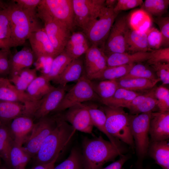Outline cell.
Returning <instances> with one entry per match:
<instances>
[{"label": "cell", "instance_id": "1", "mask_svg": "<svg viewBox=\"0 0 169 169\" xmlns=\"http://www.w3.org/2000/svg\"><path fill=\"white\" fill-rule=\"evenodd\" d=\"M11 31V48L23 45L33 32L43 27L36 10L25 9L13 0L5 3Z\"/></svg>", "mask_w": 169, "mask_h": 169}, {"label": "cell", "instance_id": "2", "mask_svg": "<svg viewBox=\"0 0 169 169\" xmlns=\"http://www.w3.org/2000/svg\"><path fill=\"white\" fill-rule=\"evenodd\" d=\"M56 119V126L45 138L35 156L36 164H47L58 159L75 133L76 130L61 117Z\"/></svg>", "mask_w": 169, "mask_h": 169}, {"label": "cell", "instance_id": "3", "mask_svg": "<svg viewBox=\"0 0 169 169\" xmlns=\"http://www.w3.org/2000/svg\"><path fill=\"white\" fill-rule=\"evenodd\" d=\"M82 155L84 169H100L106 163L123 154L122 147H117L101 136L83 140Z\"/></svg>", "mask_w": 169, "mask_h": 169}, {"label": "cell", "instance_id": "4", "mask_svg": "<svg viewBox=\"0 0 169 169\" xmlns=\"http://www.w3.org/2000/svg\"><path fill=\"white\" fill-rule=\"evenodd\" d=\"M101 108L106 115L105 127L109 133L133 149L135 145L131 129V114L126 113L122 107L104 105Z\"/></svg>", "mask_w": 169, "mask_h": 169}, {"label": "cell", "instance_id": "5", "mask_svg": "<svg viewBox=\"0 0 169 169\" xmlns=\"http://www.w3.org/2000/svg\"><path fill=\"white\" fill-rule=\"evenodd\" d=\"M152 112L131 114V133L140 165L147 154L150 141L149 125Z\"/></svg>", "mask_w": 169, "mask_h": 169}, {"label": "cell", "instance_id": "6", "mask_svg": "<svg viewBox=\"0 0 169 169\" xmlns=\"http://www.w3.org/2000/svg\"><path fill=\"white\" fill-rule=\"evenodd\" d=\"M91 101L101 102L100 99L93 90L90 80L84 74L66 92L54 111H61L76 104Z\"/></svg>", "mask_w": 169, "mask_h": 169}, {"label": "cell", "instance_id": "7", "mask_svg": "<svg viewBox=\"0 0 169 169\" xmlns=\"http://www.w3.org/2000/svg\"><path fill=\"white\" fill-rule=\"evenodd\" d=\"M37 16L46 15L66 25L72 31L75 26L72 0H41Z\"/></svg>", "mask_w": 169, "mask_h": 169}, {"label": "cell", "instance_id": "8", "mask_svg": "<svg viewBox=\"0 0 169 169\" xmlns=\"http://www.w3.org/2000/svg\"><path fill=\"white\" fill-rule=\"evenodd\" d=\"M113 8L105 6L97 19L84 32L91 45L103 49L118 14L114 12Z\"/></svg>", "mask_w": 169, "mask_h": 169}, {"label": "cell", "instance_id": "9", "mask_svg": "<svg viewBox=\"0 0 169 169\" xmlns=\"http://www.w3.org/2000/svg\"><path fill=\"white\" fill-rule=\"evenodd\" d=\"M75 26L84 32L105 7V0H72Z\"/></svg>", "mask_w": 169, "mask_h": 169}, {"label": "cell", "instance_id": "10", "mask_svg": "<svg viewBox=\"0 0 169 169\" xmlns=\"http://www.w3.org/2000/svg\"><path fill=\"white\" fill-rule=\"evenodd\" d=\"M0 101L19 102L26 106L25 114L34 116L41 102L31 99L25 92L18 90L8 79L1 77Z\"/></svg>", "mask_w": 169, "mask_h": 169}, {"label": "cell", "instance_id": "11", "mask_svg": "<svg viewBox=\"0 0 169 169\" xmlns=\"http://www.w3.org/2000/svg\"><path fill=\"white\" fill-rule=\"evenodd\" d=\"M57 123L56 118L47 116L39 119L35 123L23 146L31 157L36 155L45 138L56 126Z\"/></svg>", "mask_w": 169, "mask_h": 169}, {"label": "cell", "instance_id": "12", "mask_svg": "<svg viewBox=\"0 0 169 169\" xmlns=\"http://www.w3.org/2000/svg\"><path fill=\"white\" fill-rule=\"evenodd\" d=\"M38 18L44 22V28L54 49L58 54L62 52L71 31L64 23L46 15Z\"/></svg>", "mask_w": 169, "mask_h": 169}, {"label": "cell", "instance_id": "13", "mask_svg": "<svg viewBox=\"0 0 169 169\" xmlns=\"http://www.w3.org/2000/svg\"><path fill=\"white\" fill-rule=\"evenodd\" d=\"M129 28L126 16L116 18L103 47L105 54L126 52L125 35Z\"/></svg>", "mask_w": 169, "mask_h": 169}, {"label": "cell", "instance_id": "14", "mask_svg": "<svg viewBox=\"0 0 169 169\" xmlns=\"http://www.w3.org/2000/svg\"><path fill=\"white\" fill-rule=\"evenodd\" d=\"M61 117L76 131L89 134L92 133L94 126L88 110L83 103L68 108Z\"/></svg>", "mask_w": 169, "mask_h": 169}, {"label": "cell", "instance_id": "15", "mask_svg": "<svg viewBox=\"0 0 169 169\" xmlns=\"http://www.w3.org/2000/svg\"><path fill=\"white\" fill-rule=\"evenodd\" d=\"M85 54L84 72L91 80L107 66L106 56L102 48L94 45H91Z\"/></svg>", "mask_w": 169, "mask_h": 169}, {"label": "cell", "instance_id": "16", "mask_svg": "<svg viewBox=\"0 0 169 169\" xmlns=\"http://www.w3.org/2000/svg\"><path fill=\"white\" fill-rule=\"evenodd\" d=\"M28 39L35 58L38 60L43 58L53 59L59 54L50 41L44 27L32 33Z\"/></svg>", "mask_w": 169, "mask_h": 169}, {"label": "cell", "instance_id": "17", "mask_svg": "<svg viewBox=\"0 0 169 169\" xmlns=\"http://www.w3.org/2000/svg\"><path fill=\"white\" fill-rule=\"evenodd\" d=\"M149 134L151 141L168 140L169 111L151 112L149 123Z\"/></svg>", "mask_w": 169, "mask_h": 169}, {"label": "cell", "instance_id": "18", "mask_svg": "<svg viewBox=\"0 0 169 169\" xmlns=\"http://www.w3.org/2000/svg\"><path fill=\"white\" fill-rule=\"evenodd\" d=\"M68 87L67 85H59L57 87H54L42 99L34 117L39 119L47 116L51 111H54L67 92Z\"/></svg>", "mask_w": 169, "mask_h": 169}, {"label": "cell", "instance_id": "19", "mask_svg": "<svg viewBox=\"0 0 169 169\" xmlns=\"http://www.w3.org/2000/svg\"><path fill=\"white\" fill-rule=\"evenodd\" d=\"M33 117L23 115L12 120L8 124L15 144L23 146L30 135L35 123Z\"/></svg>", "mask_w": 169, "mask_h": 169}, {"label": "cell", "instance_id": "20", "mask_svg": "<svg viewBox=\"0 0 169 169\" xmlns=\"http://www.w3.org/2000/svg\"><path fill=\"white\" fill-rule=\"evenodd\" d=\"M90 43L84 33L73 32L66 45L64 50L72 59L79 58L90 47Z\"/></svg>", "mask_w": 169, "mask_h": 169}, {"label": "cell", "instance_id": "21", "mask_svg": "<svg viewBox=\"0 0 169 169\" xmlns=\"http://www.w3.org/2000/svg\"><path fill=\"white\" fill-rule=\"evenodd\" d=\"M151 55L150 51L133 53H113L106 54L107 66H114L146 62L150 58Z\"/></svg>", "mask_w": 169, "mask_h": 169}, {"label": "cell", "instance_id": "22", "mask_svg": "<svg viewBox=\"0 0 169 169\" xmlns=\"http://www.w3.org/2000/svg\"><path fill=\"white\" fill-rule=\"evenodd\" d=\"M84 74V62L80 57L73 59L53 82L59 85L65 86L69 83L78 81Z\"/></svg>", "mask_w": 169, "mask_h": 169}, {"label": "cell", "instance_id": "23", "mask_svg": "<svg viewBox=\"0 0 169 169\" xmlns=\"http://www.w3.org/2000/svg\"><path fill=\"white\" fill-rule=\"evenodd\" d=\"M35 57L31 48L23 47L10 57V76L16 74L21 70L30 68L33 64Z\"/></svg>", "mask_w": 169, "mask_h": 169}, {"label": "cell", "instance_id": "24", "mask_svg": "<svg viewBox=\"0 0 169 169\" xmlns=\"http://www.w3.org/2000/svg\"><path fill=\"white\" fill-rule=\"evenodd\" d=\"M126 52L133 53L150 51L148 48L146 31L129 29L125 35Z\"/></svg>", "mask_w": 169, "mask_h": 169}, {"label": "cell", "instance_id": "25", "mask_svg": "<svg viewBox=\"0 0 169 169\" xmlns=\"http://www.w3.org/2000/svg\"><path fill=\"white\" fill-rule=\"evenodd\" d=\"M148 152L162 169H169V144L168 140L150 141Z\"/></svg>", "mask_w": 169, "mask_h": 169}, {"label": "cell", "instance_id": "26", "mask_svg": "<svg viewBox=\"0 0 169 169\" xmlns=\"http://www.w3.org/2000/svg\"><path fill=\"white\" fill-rule=\"evenodd\" d=\"M54 87L42 74L31 82L25 92L31 99L37 101L41 100Z\"/></svg>", "mask_w": 169, "mask_h": 169}, {"label": "cell", "instance_id": "27", "mask_svg": "<svg viewBox=\"0 0 169 169\" xmlns=\"http://www.w3.org/2000/svg\"><path fill=\"white\" fill-rule=\"evenodd\" d=\"M25 110L23 103L0 101V123L8 124L15 118L24 115Z\"/></svg>", "mask_w": 169, "mask_h": 169}, {"label": "cell", "instance_id": "28", "mask_svg": "<svg viewBox=\"0 0 169 169\" xmlns=\"http://www.w3.org/2000/svg\"><path fill=\"white\" fill-rule=\"evenodd\" d=\"M119 88L136 92H144L155 87L159 79L152 80L143 78L118 79L116 80Z\"/></svg>", "mask_w": 169, "mask_h": 169}, {"label": "cell", "instance_id": "29", "mask_svg": "<svg viewBox=\"0 0 169 169\" xmlns=\"http://www.w3.org/2000/svg\"><path fill=\"white\" fill-rule=\"evenodd\" d=\"M142 92H134L119 88L111 97L101 100V102L104 105L111 107L124 108L135 97Z\"/></svg>", "mask_w": 169, "mask_h": 169}, {"label": "cell", "instance_id": "30", "mask_svg": "<svg viewBox=\"0 0 169 169\" xmlns=\"http://www.w3.org/2000/svg\"><path fill=\"white\" fill-rule=\"evenodd\" d=\"M15 144L8 124L0 123V157L10 167V155Z\"/></svg>", "mask_w": 169, "mask_h": 169}, {"label": "cell", "instance_id": "31", "mask_svg": "<svg viewBox=\"0 0 169 169\" xmlns=\"http://www.w3.org/2000/svg\"><path fill=\"white\" fill-rule=\"evenodd\" d=\"M73 59L64 51L54 58L49 71L43 74L50 81L55 80Z\"/></svg>", "mask_w": 169, "mask_h": 169}, {"label": "cell", "instance_id": "32", "mask_svg": "<svg viewBox=\"0 0 169 169\" xmlns=\"http://www.w3.org/2000/svg\"><path fill=\"white\" fill-rule=\"evenodd\" d=\"M9 80L19 90L25 92L28 86L38 76L36 69L27 68L10 76Z\"/></svg>", "mask_w": 169, "mask_h": 169}, {"label": "cell", "instance_id": "33", "mask_svg": "<svg viewBox=\"0 0 169 169\" xmlns=\"http://www.w3.org/2000/svg\"><path fill=\"white\" fill-rule=\"evenodd\" d=\"M92 86L96 94L102 100L111 97L119 88L115 80H90Z\"/></svg>", "mask_w": 169, "mask_h": 169}, {"label": "cell", "instance_id": "34", "mask_svg": "<svg viewBox=\"0 0 169 169\" xmlns=\"http://www.w3.org/2000/svg\"><path fill=\"white\" fill-rule=\"evenodd\" d=\"M135 64L107 66L91 80H117L126 74Z\"/></svg>", "mask_w": 169, "mask_h": 169}, {"label": "cell", "instance_id": "35", "mask_svg": "<svg viewBox=\"0 0 169 169\" xmlns=\"http://www.w3.org/2000/svg\"><path fill=\"white\" fill-rule=\"evenodd\" d=\"M31 157L23 146L15 144L10 155V167L13 169H25Z\"/></svg>", "mask_w": 169, "mask_h": 169}, {"label": "cell", "instance_id": "36", "mask_svg": "<svg viewBox=\"0 0 169 169\" xmlns=\"http://www.w3.org/2000/svg\"><path fill=\"white\" fill-rule=\"evenodd\" d=\"M0 40L11 48V31L5 3L0 5Z\"/></svg>", "mask_w": 169, "mask_h": 169}, {"label": "cell", "instance_id": "37", "mask_svg": "<svg viewBox=\"0 0 169 169\" xmlns=\"http://www.w3.org/2000/svg\"><path fill=\"white\" fill-rule=\"evenodd\" d=\"M169 5V0H146L141 6L146 13L157 17L167 12Z\"/></svg>", "mask_w": 169, "mask_h": 169}, {"label": "cell", "instance_id": "38", "mask_svg": "<svg viewBox=\"0 0 169 169\" xmlns=\"http://www.w3.org/2000/svg\"><path fill=\"white\" fill-rule=\"evenodd\" d=\"M143 78L154 80L156 78L155 72L148 66L141 63L135 64L128 73L119 79Z\"/></svg>", "mask_w": 169, "mask_h": 169}, {"label": "cell", "instance_id": "39", "mask_svg": "<svg viewBox=\"0 0 169 169\" xmlns=\"http://www.w3.org/2000/svg\"><path fill=\"white\" fill-rule=\"evenodd\" d=\"M53 169H84L82 155L77 149H72L64 161Z\"/></svg>", "mask_w": 169, "mask_h": 169}, {"label": "cell", "instance_id": "40", "mask_svg": "<svg viewBox=\"0 0 169 169\" xmlns=\"http://www.w3.org/2000/svg\"><path fill=\"white\" fill-rule=\"evenodd\" d=\"M155 87L153 88L149 95L130 112L131 115L154 112L157 108V102L155 94Z\"/></svg>", "mask_w": 169, "mask_h": 169}, {"label": "cell", "instance_id": "41", "mask_svg": "<svg viewBox=\"0 0 169 169\" xmlns=\"http://www.w3.org/2000/svg\"><path fill=\"white\" fill-rule=\"evenodd\" d=\"M155 94L157 100L158 111H169V90L163 86L156 87Z\"/></svg>", "mask_w": 169, "mask_h": 169}, {"label": "cell", "instance_id": "42", "mask_svg": "<svg viewBox=\"0 0 169 169\" xmlns=\"http://www.w3.org/2000/svg\"><path fill=\"white\" fill-rule=\"evenodd\" d=\"M146 32L149 51L160 49L162 41V37L160 31L156 28L152 27L148 28Z\"/></svg>", "mask_w": 169, "mask_h": 169}, {"label": "cell", "instance_id": "43", "mask_svg": "<svg viewBox=\"0 0 169 169\" xmlns=\"http://www.w3.org/2000/svg\"><path fill=\"white\" fill-rule=\"evenodd\" d=\"M154 22L158 25L162 37L161 47L162 48L169 47V17H157Z\"/></svg>", "mask_w": 169, "mask_h": 169}, {"label": "cell", "instance_id": "44", "mask_svg": "<svg viewBox=\"0 0 169 169\" xmlns=\"http://www.w3.org/2000/svg\"><path fill=\"white\" fill-rule=\"evenodd\" d=\"M150 58L146 61L148 65L156 63L169 64V47L150 51Z\"/></svg>", "mask_w": 169, "mask_h": 169}, {"label": "cell", "instance_id": "45", "mask_svg": "<svg viewBox=\"0 0 169 169\" xmlns=\"http://www.w3.org/2000/svg\"><path fill=\"white\" fill-rule=\"evenodd\" d=\"M163 84H169V64L156 63L149 65Z\"/></svg>", "mask_w": 169, "mask_h": 169}, {"label": "cell", "instance_id": "46", "mask_svg": "<svg viewBox=\"0 0 169 169\" xmlns=\"http://www.w3.org/2000/svg\"><path fill=\"white\" fill-rule=\"evenodd\" d=\"M11 55L10 49H0V76L1 77L10 74Z\"/></svg>", "mask_w": 169, "mask_h": 169}, {"label": "cell", "instance_id": "47", "mask_svg": "<svg viewBox=\"0 0 169 169\" xmlns=\"http://www.w3.org/2000/svg\"><path fill=\"white\" fill-rule=\"evenodd\" d=\"M143 1L142 0H118L113 8L116 14L122 11L128 10L139 6H141Z\"/></svg>", "mask_w": 169, "mask_h": 169}, {"label": "cell", "instance_id": "48", "mask_svg": "<svg viewBox=\"0 0 169 169\" xmlns=\"http://www.w3.org/2000/svg\"><path fill=\"white\" fill-rule=\"evenodd\" d=\"M19 6L25 9L36 10L41 0H13Z\"/></svg>", "mask_w": 169, "mask_h": 169}, {"label": "cell", "instance_id": "49", "mask_svg": "<svg viewBox=\"0 0 169 169\" xmlns=\"http://www.w3.org/2000/svg\"><path fill=\"white\" fill-rule=\"evenodd\" d=\"M130 157L128 155L122 154L119 159L104 168L100 169H121L123 165Z\"/></svg>", "mask_w": 169, "mask_h": 169}, {"label": "cell", "instance_id": "50", "mask_svg": "<svg viewBox=\"0 0 169 169\" xmlns=\"http://www.w3.org/2000/svg\"><path fill=\"white\" fill-rule=\"evenodd\" d=\"M57 159L47 164H37L31 169H53Z\"/></svg>", "mask_w": 169, "mask_h": 169}, {"label": "cell", "instance_id": "51", "mask_svg": "<svg viewBox=\"0 0 169 169\" xmlns=\"http://www.w3.org/2000/svg\"><path fill=\"white\" fill-rule=\"evenodd\" d=\"M117 2L116 0H106L105 2V6L108 8H114Z\"/></svg>", "mask_w": 169, "mask_h": 169}, {"label": "cell", "instance_id": "52", "mask_svg": "<svg viewBox=\"0 0 169 169\" xmlns=\"http://www.w3.org/2000/svg\"><path fill=\"white\" fill-rule=\"evenodd\" d=\"M10 49L7 45L0 40V49Z\"/></svg>", "mask_w": 169, "mask_h": 169}, {"label": "cell", "instance_id": "53", "mask_svg": "<svg viewBox=\"0 0 169 169\" xmlns=\"http://www.w3.org/2000/svg\"><path fill=\"white\" fill-rule=\"evenodd\" d=\"M3 3H4L3 2V1L1 0H0V5L3 4Z\"/></svg>", "mask_w": 169, "mask_h": 169}, {"label": "cell", "instance_id": "54", "mask_svg": "<svg viewBox=\"0 0 169 169\" xmlns=\"http://www.w3.org/2000/svg\"><path fill=\"white\" fill-rule=\"evenodd\" d=\"M1 157H0V162H1Z\"/></svg>", "mask_w": 169, "mask_h": 169}, {"label": "cell", "instance_id": "55", "mask_svg": "<svg viewBox=\"0 0 169 169\" xmlns=\"http://www.w3.org/2000/svg\"><path fill=\"white\" fill-rule=\"evenodd\" d=\"M0 169H3V168H0Z\"/></svg>", "mask_w": 169, "mask_h": 169}, {"label": "cell", "instance_id": "56", "mask_svg": "<svg viewBox=\"0 0 169 169\" xmlns=\"http://www.w3.org/2000/svg\"><path fill=\"white\" fill-rule=\"evenodd\" d=\"M1 77H0V79Z\"/></svg>", "mask_w": 169, "mask_h": 169}]
</instances>
